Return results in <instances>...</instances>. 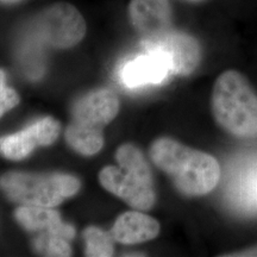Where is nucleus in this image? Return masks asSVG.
<instances>
[{"mask_svg":"<svg viewBox=\"0 0 257 257\" xmlns=\"http://www.w3.org/2000/svg\"><path fill=\"white\" fill-rule=\"evenodd\" d=\"M156 167L168 174L182 194L200 197L210 193L220 179V167L213 156L194 150L172 138H159L150 148Z\"/></svg>","mask_w":257,"mask_h":257,"instance_id":"nucleus-1","label":"nucleus"},{"mask_svg":"<svg viewBox=\"0 0 257 257\" xmlns=\"http://www.w3.org/2000/svg\"><path fill=\"white\" fill-rule=\"evenodd\" d=\"M212 112L219 126L232 136H257V94L239 72L226 70L217 79Z\"/></svg>","mask_w":257,"mask_h":257,"instance_id":"nucleus-2","label":"nucleus"},{"mask_svg":"<svg viewBox=\"0 0 257 257\" xmlns=\"http://www.w3.org/2000/svg\"><path fill=\"white\" fill-rule=\"evenodd\" d=\"M118 167H105L99 180L102 187L123 199L136 210H150L155 204V191L146 157L133 144H124L115 154Z\"/></svg>","mask_w":257,"mask_h":257,"instance_id":"nucleus-3","label":"nucleus"},{"mask_svg":"<svg viewBox=\"0 0 257 257\" xmlns=\"http://www.w3.org/2000/svg\"><path fill=\"white\" fill-rule=\"evenodd\" d=\"M119 111V100L110 89L88 93L74 105L72 121L67 127L66 141L75 152L92 156L104 146L102 128Z\"/></svg>","mask_w":257,"mask_h":257,"instance_id":"nucleus-4","label":"nucleus"},{"mask_svg":"<svg viewBox=\"0 0 257 257\" xmlns=\"http://www.w3.org/2000/svg\"><path fill=\"white\" fill-rule=\"evenodd\" d=\"M0 188L12 201L25 206L55 207L73 197L80 182L72 175L11 172L0 178Z\"/></svg>","mask_w":257,"mask_h":257,"instance_id":"nucleus-5","label":"nucleus"},{"mask_svg":"<svg viewBox=\"0 0 257 257\" xmlns=\"http://www.w3.org/2000/svg\"><path fill=\"white\" fill-rule=\"evenodd\" d=\"M35 32L44 44L66 49L82 40L86 34V23L73 5L59 3L38 15L35 21Z\"/></svg>","mask_w":257,"mask_h":257,"instance_id":"nucleus-6","label":"nucleus"},{"mask_svg":"<svg viewBox=\"0 0 257 257\" xmlns=\"http://www.w3.org/2000/svg\"><path fill=\"white\" fill-rule=\"evenodd\" d=\"M229 208L245 217H257V152L239 156L230 166L224 185Z\"/></svg>","mask_w":257,"mask_h":257,"instance_id":"nucleus-7","label":"nucleus"},{"mask_svg":"<svg viewBox=\"0 0 257 257\" xmlns=\"http://www.w3.org/2000/svg\"><path fill=\"white\" fill-rule=\"evenodd\" d=\"M144 53L125 62L120 68V80L125 87L135 89L148 85H160L173 74L172 63L159 48L143 47Z\"/></svg>","mask_w":257,"mask_h":257,"instance_id":"nucleus-8","label":"nucleus"},{"mask_svg":"<svg viewBox=\"0 0 257 257\" xmlns=\"http://www.w3.org/2000/svg\"><path fill=\"white\" fill-rule=\"evenodd\" d=\"M142 47L159 48L165 51L172 63L173 74L188 75L198 67L201 50L198 41L191 35L174 29L153 38H142Z\"/></svg>","mask_w":257,"mask_h":257,"instance_id":"nucleus-9","label":"nucleus"},{"mask_svg":"<svg viewBox=\"0 0 257 257\" xmlns=\"http://www.w3.org/2000/svg\"><path fill=\"white\" fill-rule=\"evenodd\" d=\"M60 135V124L47 117L18 133L0 137V154L10 160L25 159L35 148L50 146Z\"/></svg>","mask_w":257,"mask_h":257,"instance_id":"nucleus-10","label":"nucleus"},{"mask_svg":"<svg viewBox=\"0 0 257 257\" xmlns=\"http://www.w3.org/2000/svg\"><path fill=\"white\" fill-rule=\"evenodd\" d=\"M128 17L142 38H153L172 30L168 0H131Z\"/></svg>","mask_w":257,"mask_h":257,"instance_id":"nucleus-11","label":"nucleus"},{"mask_svg":"<svg viewBox=\"0 0 257 257\" xmlns=\"http://www.w3.org/2000/svg\"><path fill=\"white\" fill-rule=\"evenodd\" d=\"M18 223L29 231L47 233L51 236H59L70 240L75 236V230L72 225L61 220L59 212L53 207L23 206L18 207L15 212Z\"/></svg>","mask_w":257,"mask_h":257,"instance_id":"nucleus-12","label":"nucleus"},{"mask_svg":"<svg viewBox=\"0 0 257 257\" xmlns=\"http://www.w3.org/2000/svg\"><path fill=\"white\" fill-rule=\"evenodd\" d=\"M159 232L160 224L156 219L141 212L131 211L118 217L112 229V237L123 244H137L155 238Z\"/></svg>","mask_w":257,"mask_h":257,"instance_id":"nucleus-13","label":"nucleus"},{"mask_svg":"<svg viewBox=\"0 0 257 257\" xmlns=\"http://www.w3.org/2000/svg\"><path fill=\"white\" fill-rule=\"evenodd\" d=\"M86 240V255L92 257H108L113 255V243L108 233L95 226H89L83 232Z\"/></svg>","mask_w":257,"mask_h":257,"instance_id":"nucleus-14","label":"nucleus"},{"mask_svg":"<svg viewBox=\"0 0 257 257\" xmlns=\"http://www.w3.org/2000/svg\"><path fill=\"white\" fill-rule=\"evenodd\" d=\"M35 248L37 251L47 256H70L72 249L68 240L59 236L42 233L35 240Z\"/></svg>","mask_w":257,"mask_h":257,"instance_id":"nucleus-15","label":"nucleus"},{"mask_svg":"<svg viewBox=\"0 0 257 257\" xmlns=\"http://www.w3.org/2000/svg\"><path fill=\"white\" fill-rule=\"evenodd\" d=\"M18 102V94L5 85V73L0 69V117L17 106Z\"/></svg>","mask_w":257,"mask_h":257,"instance_id":"nucleus-16","label":"nucleus"},{"mask_svg":"<svg viewBox=\"0 0 257 257\" xmlns=\"http://www.w3.org/2000/svg\"><path fill=\"white\" fill-rule=\"evenodd\" d=\"M229 257H257V246H253V248L243 250V251H238L234 253H230V255H226Z\"/></svg>","mask_w":257,"mask_h":257,"instance_id":"nucleus-17","label":"nucleus"},{"mask_svg":"<svg viewBox=\"0 0 257 257\" xmlns=\"http://www.w3.org/2000/svg\"><path fill=\"white\" fill-rule=\"evenodd\" d=\"M2 2H6V3H12V2H17V0H2Z\"/></svg>","mask_w":257,"mask_h":257,"instance_id":"nucleus-18","label":"nucleus"}]
</instances>
